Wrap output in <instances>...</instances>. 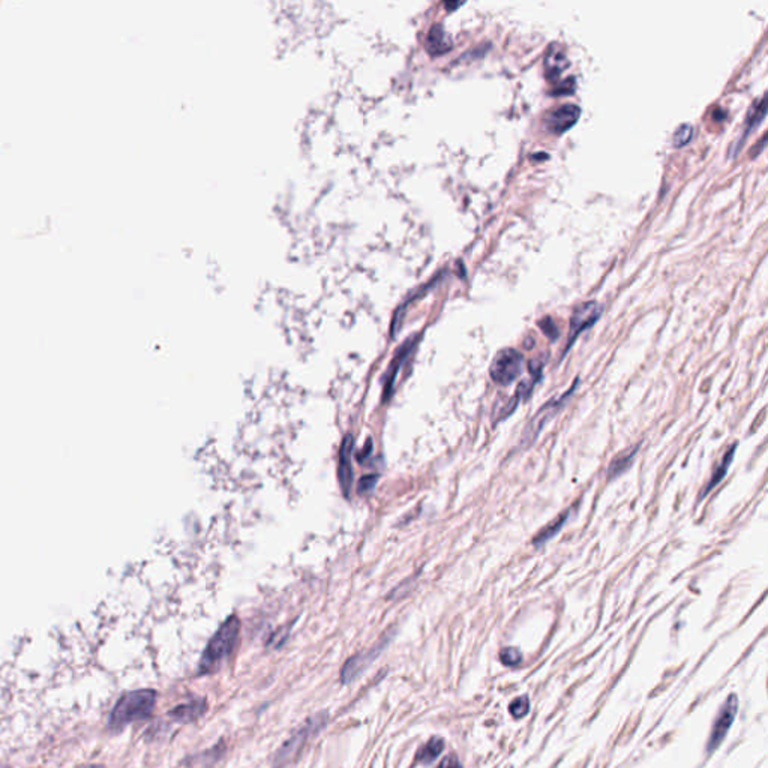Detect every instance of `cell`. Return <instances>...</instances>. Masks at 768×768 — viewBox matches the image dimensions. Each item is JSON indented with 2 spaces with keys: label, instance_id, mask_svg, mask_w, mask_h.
Here are the masks:
<instances>
[{
  "label": "cell",
  "instance_id": "484cf974",
  "mask_svg": "<svg viewBox=\"0 0 768 768\" xmlns=\"http://www.w3.org/2000/svg\"><path fill=\"white\" fill-rule=\"evenodd\" d=\"M82 768H104L103 765H86V767H82Z\"/></svg>",
  "mask_w": 768,
  "mask_h": 768
},
{
  "label": "cell",
  "instance_id": "7c38bea8",
  "mask_svg": "<svg viewBox=\"0 0 768 768\" xmlns=\"http://www.w3.org/2000/svg\"><path fill=\"white\" fill-rule=\"evenodd\" d=\"M414 344H416V343H414L413 340L407 341V344H405L404 347L399 348V352L397 353V357L393 359V362H392V365H390V368H389V372H388V376H386V384H384L383 401H388V399L392 397L393 388H395V381H397V376H398V371H399V368L404 365L405 359L409 357V354L411 353V350L414 348Z\"/></svg>",
  "mask_w": 768,
  "mask_h": 768
},
{
  "label": "cell",
  "instance_id": "7a4b0ae2",
  "mask_svg": "<svg viewBox=\"0 0 768 768\" xmlns=\"http://www.w3.org/2000/svg\"><path fill=\"white\" fill-rule=\"evenodd\" d=\"M156 698L158 693L152 689H139L123 693L110 713V731L117 732L134 722L151 717L156 705Z\"/></svg>",
  "mask_w": 768,
  "mask_h": 768
},
{
  "label": "cell",
  "instance_id": "ffe728a7",
  "mask_svg": "<svg viewBox=\"0 0 768 768\" xmlns=\"http://www.w3.org/2000/svg\"><path fill=\"white\" fill-rule=\"evenodd\" d=\"M692 137H693L692 125H689V123H683V125H680L679 128L675 129L674 137H672V144L675 146V148H681V146H684V144H687L689 141H691Z\"/></svg>",
  "mask_w": 768,
  "mask_h": 768
},
{
  "label": "cell",
  "instance_id": "4fadbf2b",
  "mask_svg": "<svg viewBox=\"0 0 768 768\" xmlns=\"http://www.w3.org/2000/svg\"><path fill=\"white\" fill-rule=\"evenodd\" d=\"M207 710V704L205 699H194V701L177 705L170 711V716L176 722H192L198 719L201 715H205Z\"/></svg>",
  "mask_w": 768,
  "mask_h": 768
},
{
  "label": "cell",
  "instance_id": "ac0fdd59",
  "mask_svg": "<svg viewBox=\"0 0 768 768\" xmlns=\"http://www.w3.org/2000/svg\"><path fill=\"white\" fill-rule=\"evenodd\" d=\"M450 49V41L440 26H435L429 32V50L433 53H444Z\"/></svg>",
  "mask_w": 768,
  "mask_h": 768
},
{
  "label": "cell",
  "instance_id": "603a6c76",
  "mask_svg": "<svg viewBox=\"0 0 768 768\" xmlns=\"http://www.w3.org/2000/svg\"><path fill=\"white\" fill-rule=\"evenodd\" d=\"M377 480H378V476H366V478H364L362 480L359 482V492L360 494L371 492L372 489H374Z\"/></svg>",
  "mask_w": 768,
  "mask_h": 768
},
{
  "label": "cell",
  "instance_id": "2e32d148",
  "mask_svg": "<svg viewBox=\"0 0 768 768\" xmlns=\"http://www.w3.org/2000/svg\"><path fill=\"white\" fill-rule=\"evenodd\" d=\"M569 515H570V512L563 513V515H560L557 519H554V521H551L545 528H542L540 532L536 535V537H535V540H533V544L539 548L540 545H544L545 542H548L549 539L554 537V536L560 532L561 527H563L564 524H566Z\"/></svg>",
  "mask_w": 768,
  "mask_h": 768
},
{
  "label": "cell",
  "instance_id": "5b68a950",
  "mask_svg": "<svg viewBox=\"0 0 768 768\" xmlns=\"http://www.w3.org/2000/svg\"><path fill=\"white\" fill-rule=\"evenodd\" d=\"M602 305L594 300L584 302L575 308L572 317H570V332H569V344L568 348H570L584 331L590 329L594 326V323L601 319L602 315Z\"/></svg>",
  "mask_w": 768,
  "mask_h": 768
},
{
  "label": "cell",
  "instance_id": "44dd1931",
  "mask_svg": "<svg viewBox=\"0 0 768 768\" xmlns=\"http://www.w3.org/2000/svg\"><path fill=\"white\" fill-rule=\"evenodd\" d=\"M511 710V715L515 717V719H523L530 710V701L527 696H521V698H516L515 701L511 704L509 707Z\"/></svg>",
  "mask_w": 768,
  "mask_h": 768
},
{
  "label": "cell",
  "instance_id": "d6986e66",
  "mask_svg": "<svg viewBox=\"0 0 768 768\" xmlns=\"http://www.w3.org/2000/svg\"><path fill=\"white\" fill-rule=\"evenodd\" d=\"M635 452H636L635 449L630 450V452H623V454H620L617 458H614L611 461V466H609L608 476L609 478H617L621 471H623L627 466H630L632 458H634Z\"/></svg>",
  "mask_w": 768,
  "mask_h": 768
},
{
  "label": "cell",
  "instance_id": "ba28073f",
  "mask_svg": "<svg viewBox=\"0 0 768 768\" xmlns=\"http://www.w3.org/2000/svg\"><path fill=\"white\" fill-rule=\"evenodd\" d=\"M580 116L581 110L578 105L564 104L549 110L544 117V123L551 134H563L578 122Z\"/></svg>",
  "mask_w": 768,
  "mask_h": 768
},
{
  "label": "cell",
  "instance_id": "30bf717a",
  "mask_svg": "<svg viewBox=\"0 0 768 768\" xmlns=\"http://www.w3.org/2000/svg\"><path fill=\"white\" fill-rule=\"evenodd\" d=\"M353 447L354 440L352 435H347L341 444L340 452V467H338V474H340V483L344 494L348 497L350 491H352L353 485Z\"/></svg>",
  "mask_w": 768,
  "mask_h": 768
},
{
  "label": "cell",
  "instance_id": "5bb4252c",
  "mask_svg": "<svg viewBox=\"0 0 768 768\" xmlns=\"http://www.w3.org/2000/svg\"><path fill=\"white\" fill-rule=\"evenodd\" d=\"M764 117H765V99L761 98V99L758 101V103H755V104L752 105V108L749 110V113H748V119H746V125H748V127H746V129L743 131V135L740 137V140L737 141V144H736V151L732 152V155H736V153L741 149V146L744 144V141L748 140V137L750 135L752 129H755L756 127H758L760 123L762 122Z\"/></svg>",
  "mask_w": 768,
  "mask_h": 768
},
{
  "label": "cell",
  "instance_id": "e0dca14e",
  "mask_svg": "<svg viewBox=\"0 0 768 768\" xmlns=\"http://www.w3.org/2000/svg\"><path fill=\"white\" fill-rule=\"evenodd\" d=\"M736 447H737V446H732V447L728 450V454L724 456V461L720 462V466H719V467L716 468V471L713 473V478H711V480L707 483V487H705V489H704L703 499L705 497V494H708V492L713 491V488L716 487L717 483H720V480H724L725 474L728 473V468H729L731 462H732V459H734V455H736Z\"/></svg>",
  "mask_w": 768,
  "mask_h": 768
},
{
  "label": "cell",
  "instance_id": "d4e9b609",
  "mask_svg": "<svg viewBox=\"0 0 768 768\" xmlns=\"http://www.w3.org/2000/svg\"><path fill=\"white\" fill-rule=\"evenodd\" d=\"M438 768H458V761L455 756H447V758H444L442 764L438 765Z\"/></svg>",
  "mask_w": 768,
  "mask_h": 768
},
{
  "label": "cell",
  "instance_id": "8992f818",
  "mask_svg": "<svg viewBox=\"0 0 768 768\" xmlns=\"http://www.w3.org/2000/svg\"><path fill=\"white\" fill-rule=\"evenodd\" d=\"M576 386H578V380H576V381L573 383V388L569 389V392H568L566 395H563V397H561L560 399L548 401V404H545L544 407H542V410L537 411V414H536L535 419L527 425V429H525V433H524V435H523L524 443H528V444H530V443L533 442V440H536V437L539 435V433L542 431V429H544L545 423L549 422V421L552 419V417L556 416V413L561 409V407H563L564 404H566V401L569 399V397L573 393V390H575Z\"/></svg>",
  "mask_w": 768,
  "mask_h": 768
},
{
  "label": "cell",
  "instance_id": "9c48e42d",
  "mask_svg": "<svg viewBox=\"0 0 768 768\" xmlns=\"http://www.w3.org/2000/svg\"><path fill=\"white\" fill-rule=\"evenodd\" d=\"M388 641H389V638L381 641L380 644H377V646L372 647L371 650L357 653V654H354L353 658H350L345 662V665L343 666V670H341V681L344 684H348V683H352L354 679H357V677L362 674V671L365 668H368V666L372 662H374V659L381 653L383 647L386 646Z\"/></svg>",
  "mask_w": 768,
  "mask_h": 768
},
{
  "label": "cell",
  "instance_id": "9a60e30c",
  "mask_svg": "<svg viewBox=\"0 0 768 768\" xmlns=\"http://www.w3.org/2000/svg\"><path fill=\"white\" fill-rule=\"evenodd\" d=\"M443 749H444L443 738L434 737V738L429 740L423 748L419 749L416 760L419 762H422V764H431L434 760L438 758L440 753L443 752Z\"/></svg>",
  "mask_w": 768,
  "mask_h": 768
},
{
  "label": "cell",
  "instance_id": "3957f363",
  "mask_svg": "<svg viewBox=\"0 0 768 768\" xmlns=\"http://www.w3.org/2000/svg\"><path fill=\"white\" fill-rule=\"evenodd\" d=\"M327 724V713H319L309 719H307L305 724L291 734V737L282 744L279 750L274 756V767L282 768L284 765L295 761L300 752L305 749V746L317 736V734L326 727Z\"/></svg>",
  "mask_w": 768,
  "mask_h": 768
},
{
  "label": "cell",
  "instance_id": "6da1fadb",
  "mask_svg": "<svg viewBox=\"0 0 768 768\" xmlns=\"http://www.w3.org/2000/svg\"><path fill=\"white\" fill-rule=\"evenodd\" d=\"M239 635L241 620L236 615H230L219 626L217 634L210 638L205 651H203L198 665V674H213L221 670V666L233 656L237 641H239Z\"/></svg>",
  "mask_w": 768,
  "mask_h": 768
},
{
  "label": "cell",
  "instance_id": "8fae6325",
  "mask_svg": "<svg viewBox=\"0 0 768 768\" xmlns=\"http://www.w3.org/2000/svg\"><path fill=\"white\" fill-rule=\"evenodd\" d=\"M568 68H569V60H568L566 51H564V49L557 44L551 45L545 58V74L548 77V80H557V78L566 71Z\"/></svg>",
  "mask_w": 768,
  "mask_h": 768
},
{
  "label": "cell",
  "instance_id": "277c9868",
  "mask_svg": "<svg viewBox=\"0 0 768 768\" xmlns=\"http://www.w3.org/2000/svg\"><path fill=\"white\" fill-rule=\"evenodd\" d=\"M524 371V356L515 348H503L492 359L489 376L500 386H509Z\"/></svg>",
  "mask_w": 768,
  "mask_h": 768
},
{
  "label": "cell",
  "instance_id": "cb8c5ba5",
  "mask_svg": "<svg viewBox=\"0 0 768 768\" xmlns=\"http://www.w3.org/2000/svg\"><path fill=\"white\" fill-rule=\"evenodd\" d=\"M539 326L542 327V329H544V332H545L549 338H554V340H556V338L558 336L557 326L554 324V321H552L549 317H546L545 320L539 321Z\"/></svg>",
  "mask_w": 768,
  "mask_h": 768
},
{
  "label": "cell",
  "instance_id": "7402d4cb",
  "mask_svg": "<svg viewBox=\"0 0 768 768\" xmlns=\"http://www.w3.org/2000/svg\"><path fill=\"white\" fill-rule=\"evenodd\" d=\"M500 659H501V662H503L504 665H507V666H515V665H518V663H521V660H523V654L519 653L516 648L509 647V648L501 650V653H500Z\"/></svg>",
  "mask_w": 768,
  "mask_h": 768
},
{
  "label": "cell",
  "instance_id": "52a82bcc",
  "mask_svg": "<svg viewBox=\"0 0 768 768\" xmlns=\"http://www.w3.org/2000/svg\"><path fill=\"white\" fill-rule=\"evenodd\" d=\"M737 711H738V699L736 695H729L727 703L724 704V707H722L720 713L716 717L713 731H711V737L708 740V746H707L708 752H713L722 743V740L725 738L734 719H736L737 716Z\"/></svg>",
  "mask_w": 768,
  "mask_h": 768
}]
</instances>
